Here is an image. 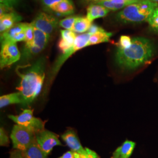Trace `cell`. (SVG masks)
<instances>
[{
    "mask_svg": "<svg viewBox=\"0 0 158 158\" xmlns=\"http://www.w3.org/2000/svg\"><path fill=\"white\" fill-rule=\"evenodd\" d=\"M36 141L40 149L49 155L54 147L62 146L58 136L48 130H44L36 134Z\"/></svg>",
    "mask_w": 158,
    "mask_h": 158,
    "instance_id": "obj_8",
    "label": "cell"
},
{
    "mask_svg": "<svg viewBox=\"0 0 158 158\" xmlns=\"http://www.w3.org/2000/svg\"><path fill=\"white\" fill-rule=\"evenodd\" d=\"M27 24V23H18L15 24L11 28L1 34V42L11 41L14 42V40L17 35L25 31Z\"/></svg>",
    "mask_w": 158,
    "mask_h": 158,
    "instance_id": "obj_13",
    "label": "cell"
},
{
    "mask_svg": "<svg viewBox=\"0 0 158 158\" xmlns=\"http://www.w3.org/2000/svg\"><path fill=\"white\" fill-rule=\"evenodd\" d=\"M55 12L59 15H68L73 14L74 12L73 2L72 0H62L49 9Z\"/></svg>",
    "mask_w": 158,
    "mask_h": 158,
    "instance_id": "obj_15",
    "label": "cell"
},
{
    "mask_svg": "<svg viewBox=\"0 0 158 158\" xmlns=\"http://www.w3.org/2000/svg\"><path fill=\"white\" fill-rule=\"evenodd\" d=\"M36 133L29 128L19 125H15L12 130L11 139L13 148L23 151L36 140Z\"/></svg>",
    "mask_w": 158,
    "mask_h": 158,
    "instance_id": "obj_4",
    "label": "cell"
},
{
    "mask_svg": "<svg viewBox=\"0 0 158 158\" xmlns=\"http://www.w3.org/2000/svg\"><path fill=\"white\" fill-rule=\"evenodd\" d=\"M21 57L17 43L6 41L1 42L0 52V66L1 69L10 66L18 62Z\"/></svg>",
    "mask_w": 158,
    "mask_h": 158,
    "instance_id": "obj_7",
    "label": "cell"
},
{
    "mask_svg": "<svg viewBox=\"0 0 158 158\" xmlns=\"http://www.w3.org/2000/svg\"><path fill=\"white\" fill-rule=\"evenodd\" d=\"M62 1V0H40L42 4L49 9Z\"/></svg>",
    "mask_w": 158,
    "mask_h": 158,
    "instance_id": "obj_31",
    "label": "cell"
},
{
    "mask_svg": "<svg viewBox=\"0 0 158 158\" xmlns=\"http://www.w3.org/2000/svg\"><path fill=\"white\" fill-rule=\"evenodd\" d=\"M62 138L71 151L82 155L86 153L85 148L82 147L78 136L73 130H67L62 135Z\"/></svg>",
    "mask_w": 158,
    "mask_h": 158,
    "instance_id": "obj_10",
    "label": "cell"
},
{
    "mask_svg": "<svg viewBox=\"0 0 158 158\" xmlns=\"http://www.w3.org/2000/svg\"><path fill=\"white\" fill-rule=\"evenodd\" d=\"M15 104H21L24 105L23 95L19 91L1 96L0 97L1 108H3L8 106Z\"/></svg>",
    "mask_w": 158,
    "mask_h": 158,
    "instance_id": "obj_17",
    "label": "cell"
},
{
    "mask_svg": "<svg viewBox=\"0 0 158 158\" xmlns=\"http://www.w3.org/2000/svg\"><path fill=\"white\" fill-rule=\"evenodd\" d=\"M113 34L111 32H108L106 31L98 32L96 34H93L91 36L90 38L89 41L88 46L94 45H97L99 44L108 42L110 41V38L112 36Z\"/></svg>",
    "mask_w": 158,
    "mask_h": 158,
    "instance_id": "obj_22",
    "label": "cell"
},
{
    "mask_svg": "<svg viewBox=\"0 0 158 158\" xmlns=\"http://www.w3.org/2000/svg\"><path fill=\"white\" fill-rule=\"evenodd\" d=\"M22 152L25 158H48V155L40 149L36 140L26 150Z\"/></svg>",
    "mask_w": 158,
    "mask_h": 158,
    "instance_id": "obj_20",
    "label": "cell"
},
{
    "mask_svg": "<svg viewBox=\"0 0 158 158\" xmlns=\"http://www.w3.org/2000/svg\"><path fill=\"white\" fill-rule=\"evenodd\" d=\"M85 150H86V153L84 155L81 154L80 158H100L98 154L95 152L94 151L91 150L87 148H85Z\"/></svg>",
    "mask_w": 158,
    "mask_h": 158,
    "instance_id": "obj_29",
    "label": "cell"
},
{
    "mask_svg": "<svg viewBox=\"0 0 158 158\" xmlns=\"http://www.w3.org/2000/svg\"><path fill=\"white\" fill-rule=\"evenodd\" d=\"M158 6L151 0H142L126 6L116 15V19L125 23H139L148 21Z\"/></svg>",
    "mask_w": 158,
    "mask_h": 158,
    "instance_id": "obj_3",
    "label": "cell"
},
{
    "mask_svg": "<svg viewBox=\"0 0 158 158\" xmlns=\"http://www.w3.org/2000/svg\"><path fill=\"white\" fill-rule=\"evenodd\" d=\"M31 23L34 28L49 35L52 34L59 24L56 17L45 12L40 13Z\"/></svg>",
    "mask_w": 158,
    "mask_h": 158,
    "instance_id": "obj_9",
    "label": "cell"
},
{
    "mask_svg": "<svg viewBox=\"0 0 158 158\" xmlns=\"http://www.w3.org/2000/svg\"><path fill=\"white\" fill-rule=\"evenodd\" d=\"M8 118L15 122L16 124L29 128L34 131L36 134L45 130L44 122L40 119L35 118L32 110L25 109L19 115H9Z\"/></svg>",
    "mask_w": 158,
    "mask_h": 158,
    "instance_id": "obj_6",
    "label": "cell"
},
{
    "mask_svg": "<svg viewBox=\"0 0 158 158\" xmlns=\"http://www.w3.org/2000/svg\"><path fill=\"white\" fill-rule=\"evenodd\" d=\"M105 30L103 28H102V27L97 25L96 24H91L90 28L89 29V31H87L88 33L90 34L91 35L93 34H95L97 32H102V31H104Z\"/></svg>",
    "mask_w": 158,
    "mask_h": 158,
    "instance_id": "obj_32",
    "label": "cell"
},
{
    "mask_svg": "<svg viewBox=\"0 0 158 158\" xmlns=\"http://www.w3.org/2000/svg\"><path fill=\"white\" fill-rule=\"evenodd\" d=\"M109 10L98 4H91L87 8V18L92 23L94 19L107 15Z\"/></svg>",
    "mask_w": 158,
    "mask_h": 158,
    "instance_id": "obj_16",
    "label": "cell"
},
{
    "mask_svg": "<svg viewBox=\"0 0 158 158\" xmlns=\"http://www.w3.org/2000/svg\"><path fill=\"white\" fill-rule=\"evenodd\" d=\"M45 59L42 57L27 69L24 72L17 70L20 83L17 87L24 100V106L30 104L39 95L45 77Z\"/></svg>",
    "mask_w": 158,
    "mask_h": 158,
    "instance_id": "obj_2",
    "label": "cell"
},
{
    "mask_svg": "<svg viewBox=\"0 0 158 158\" xmlns=\"http://www.w3.org/2000/svg\"><path fill=\"white\" fill-rule=\"evenodd\" d=\"M10 158H25L23 155V152L15 149L11 152Z\"/></svg>",
    "mask_w": 158,
    "mask_h": 158,
    "instance_id": "obj_33",
    "label": "cell"
},
{
    "mask_svg": "<svg viewBox=\"0 0 158 158\" xmlns=\"http://www.w3.org/2000/svg\"><path fill=\"white\" fill-rule=\"evenodd\" d=\"M77 17H78L76 16H72L62 19L59 21V25L63 28L72 31L74 23L76 22Z\"/></svg>",
    "mask_w": 158,
    "mask_h": 158,
    "instance_id": "obj_23",
    "label": "cell"
},
{
    "mask_svg": "<svg viewBox=\"0 0 158 158\" xmlns=\"http://www.w3.org/2000/svg\"><path fill=\"white\" fill-rule=\"evenodd\" d=\"M139 1H130V0H108L106 1H102L97 4L103 6L107 8L109 10L116 11L122 8H124L126 6H130L131 4L137 3Z\"/></svg>",
    "mask_w": 158,
    "mask_h": 158,
    "instance_id": "obj_18",
    "label": "cell"
},
{
    "mask_svg": "<svg viewBox=\"0 0 158 158\" xmlns=\"http://www.w3.org/2000/svg\"><path fill=\"white\" fill-rule=\"evenodd\" d=\"M19 0H0L1 5H2L6 8L11 10L17 4Z\"/></svg>",
    "mask_w": 158,
    "mask_h": 158,
    "instance_id": "obj_28",
    "label": "cell"
},
{
    "mask_svg": "<svg viewBox=\"0 0 158 158\" xmlns=\"http://www.w3.org/2000/svg\"><path fill=\"white\" fill-rule=\"evenodd\" d=\"M80 156H81V154L70 151H68L64 153L59 158H80Z\"/></svg>",
    "mask_w": 158,
    "mask_h": 158,
    "instance_id": "obj_30",
    "label": "cell"
},
{
    "mask_svg": "<svg viewBox=\"0 0 158 158\" xmlns=\"http://www.w3.org/2000/svg\"><path fill=\"white\" fill-rule=\"evenodd\" d=\"M155 53V47L152 40L143 37H135L132 38L129 47L117 48L115 62L125 70H134L150 60Z\"/></svg>",
    "mask_w": 158,
    "mask_h": 158,
    "instance_id": "obj_1",
    "label": "cell"
},
{
    "mask_svg": "<svg viewBox=\"0 0 158 158\" xmlns=\"http://www.w3.org/2000/svg\"><path fill=\"white\" fill-rule=\"evenodd\" d=\"M34 38V27L32 23H28L25 30V44H31Z\"/></svg>",
    "mask_w": 158,
    "mask_h": 158,
    "instance_id": "obj_25",
    "label": "cell"
},
{
    "mask_svg": "<svg viewBox=\"0 0 158 158\" xmlns=\"http://www.w3.org/2000/svg\"><path fill=\"white\" fill-rule=\"evenodd\" d=\"M22 19V17L15 12H10L6 14L0 18V32L4 33L11 28Z\"/></svg>",
    "mask_w": 158,
    "mask_h": 158,
    "instance_id": "obj_12",
    "label": "cell"
},
{
    "mask_svg": "<svg viewBox=\"0 0 158 158\" xmlns=\"http://www.w3.org/2000/svg\"><path fill=\"white\" fill-rule=\"evenodd\" d=\"M131 44H132V39L130 38V36L127 35H122L119 38L117 45H118V48H127L129 47L131 45Z\"/></svg>",
    "mask_w": 158,
    "mask_h": 158,
    "instance_id": "obj_26",
    "label": "cell"
},
{
    "mask_svg": "<svg viewBox=\"0 0 158 158\" xmlns=\"http://www.w3.org/2000/svg\"><path fill=\"white\" fill-rule=\"evenodd\" d=\"M91 36V35L88 32L80 34L77 36L72 47L64 53H62V55L57 58L56 62L54 63L50 74V81L55 77V76L58 73L63 63L66 62V60L69 57L73 55L77 51L81 49L86 46H88L89 41L90 38Z\"/></svg>",
    "mask_w": 158,
    "mask_h": 158,
    "instance_id": "obj_5",
    "label": "cell"
},
{
    "mask_svg": "<svg viewBox=\"0 0 158 158\" xmlns=\"http://www.w3.org/2000/svg\"><path fill=\"white\" fill-rule=\"evenodd\" d=\"M91 24V22L87 17H78L74 23L72 31L76 33L85 34L89 31Z\"/></svg>",
    "mask_w": 158,
    "mask_h": 158,
    "instance_id": "obj_21",
    "label": "cell"
},
{
    "mask_svg": "<svg viewBox=\"0 0 158 158\" xmlns=\"http://www.w3.org/2000/svg\"><path fill=\"white\" fill-rule=\"evenodd\" d=\"M10 143V141L8 135L5 130L1 127L0 128V145L1 147L8 146Z\"/></svg>",
    "mask_w": 158,
    "mask_h": 158,
    "instance_id": "obj_27",
    "label": "cell"
},
{
    "mask_svg": "<svg viewBox=\"0 0 158 158\" xmlns=\"http://www.w3.org/2000/svg\"><path fill=\"white\" fill-rule=\"evenodd\" d=\"M150 27L158 33V6L155 8L147 21Z\"/></svg>",
    "mask_w": 158,
    "mask_h": 158,
    "instance_id": "obj_24",
    "label": "cell"
},
{
    "mask_svg": "<svg viewBox=\"0 0 158 158\" xmlns=\"http://www.w3.org/2000/svg\"><path fill=\"white\" fill-rule=\"evenodd\" d=\"M87 1H93V2H96V3H98V2H100L106 1H108V0H87Z\"/></svg>",
    "mask_w": 158,
    "mask_h": 158,
    "instance_id": "obj_34",
    "label": "cell"
},
{
    "mask_svg": "<svg viewBox=\"0 0 158 158\" xmlns=\"http://www.w3.org/2000/svg\"><path fill=\"white\" fill-rule=\"evenodd\" d=\"M135 147L134 142L126 141L114 152L111 158H130Z\"/></svg>",
    "mask_w": 158,
    "mask_h": 158,
    "instance_id": "obj_14",
    "label": "cell"
},
{
    "mask_svg": "<svg viewBox=\"0 0 158 158\" xmlns=\"http://www.w3.org/2000/svg\"><path fill=\"white\" fill-rule=\"evenodd\" d=\"M153 2H156V3H158V0H151Z\"/></svg>",
    "mask_w": 158,
    "mask_h": 158,
    "instance_id": "obj_35",
    "label": "cell"
},
{
    "mask_svg": "<svg viewBox=\"0 0 158 158\" xmlns=\"http://www.w3.org/2000/svg\"><path fill=\"white\" fill-rule=\"evenodd\" d=\"M60 33L61 39L59 42L58 48L63 53H64L73 45L77 36L73 31L68 29L62 30Z\"/></svg>",
    "mask_w": 158,
    "mask_h": 158,
    "instance_id": "obj_11",
    "label": "cell"
},
{
    "mask_svg": "<svg viewBox=\"0 0 158 158\" xmlns=\"http://www.w3.org/2000/svg\"><path fill=\"white\" fill-rule=\"evenodd\" d=\"M49 35L40 31L38 29L34 28V38L33 42L31 44H26L29 45H32L40 49L42 51L47 45L49 40Z\"/></svg>",
    "mask_w": 158,
    "mask_h": 158,
    "instance_id": "obj_19",
    "label": "cell"
}]
</instances>
